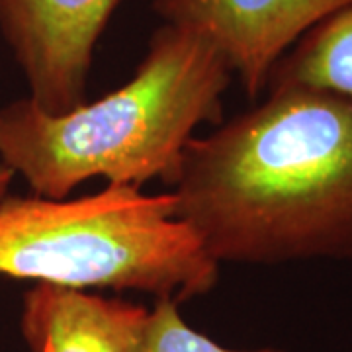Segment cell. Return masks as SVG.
<instances>
[{
  "label": "cell",
  "instance_id": "cell-1",
  "mask_svg": "<svg viewBox=\"0 0 352 352\" xmlns=\"http://www.w3.org/2000/svg\"><path fill=\"white\" fill-rule=\"evenodd\" d=\"M215 263L352 261V102L309 87L186 143L166 182Z\"/></svg>",
  "mask_w": 352,
  "mask_h": 352
},
{
  "label": "cell",
  "instance_id": "cell-2",
  "mask_svg": "<svg viewBox=\"0 0 352 352\" xmlns=\"http://www.w3.org/2000/svg\"><path fill=\"white\" fill-rule=\"evenodd\" d=\"M233 73L200 34L161 25L124 87L65 113L22 98L0 108V164L36 196L63 200L90 178L141 188L175 175L194 129L221 124Z\"/></svg>",
  "mask_w": 352,
  "mask_h": 352
},
{
  "label": "cell",
  "instance_id": "cell-3",
  "mask_svg": "<svg viewBox=\"0 0 352 352\" xmlns=\"http://www.w3.org/2000/svg\"><path fill=\"white\" fill-rule=\"evenodd\" d=\"M0 276L145 292L180 305L214 289L219 264L176 217L170 192L108 184L75 200H0Z\"/></svg>",
  "mask_w": 352,
  "mask_h": 352
},
{
  "label": "cell",
  "instance_id": "cell-4",
  "mask_svg": "<svg viewBox=\"0 0 352 352\" xmlns=\"http://www.w3.org/2000/svg\"><path fill=\"white\" fill-rule=\"evenodd\" d=\"M120 0H0V32L47 113L87 102L94 50Z\"/></svg>",
  "mask_w": 352,
  "mask_h": 352
},
{
  "label": "cell",
  "instance_id": "cell-5",
  "mask_svg": "<svg viewBox=\"0 0 352 352\" xmlns=\"http://www.w3.org/2000/svg\"><path fill=\"white\" fill-rule=\"evenodd\" d=\"M352 0H155L164 24L206 38L254 100L276 63L300 39Z\"/></svg>",
  "mask_w": 352,
  "mask_h": 352
},
{
  "label": "cell",
  "instance_id": "cell-6",
  "mask_svg": "<svg viewBox=\"0 0 352 352\" xmlns=\"http://www.w3.org/2000/svg\"><path fill=\"white\" fill-rule=\"evenodd\" d=\"M149 307L92 289L34 284L20 331L30 352H145Z\"/></svg>",
  "mask_w": 352,
  "mask_h": 352
},
{
  "label": "cell",
  "instance_id": "cell-7",
  "mask_svg": "<svg viewBox=\"0 0 352 352\" xmlns=\"http://www.w3.org/2000/svg\"><path fill=\"white\" fill-rule=\"evenodd\" d=\"M309 87L352 102V4L311 28L272 69L268 87Z\"/></svg>",
  "mask_w": 352,
  "mask_h": 352
},
{
  "label": "cell",
  "instance_id": "cell-8",
  "mask_svg": "<svg viewBox=\"0 0 352 352\" xmlns=\"http://www.w3.org/2000/svg\"><path fill=\"white\" fill-rule=\"evenodd\" d=\"M145 352H280L276 349L233 351L226 349L200 331L190 327L180 315L178 303L168 298L155 300L149 309Z\"/></svg>",
  "mask_w": 352,
  "mask_h": 352
},
{
  "label": "cell",
  "instance_id": "cell-9",
  "mask_svg": "<svg viewBox=\"0 0 352 352\" xmlns=\"http://www.w3.org/2000/svg\"><path fill=\"white\" fill-rule=\"evenodd\" d=\"M14 176L16 175H14L8 166L0 164V200H4V198L8 196V190H10V184H12Z\"/></svg>",
  "mask_w": 352,
  "mask_h": 352
}]
</instances>
